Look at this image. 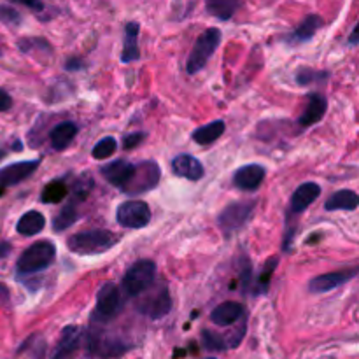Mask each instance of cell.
Returning a JSON list of instances; mask_svg holds the SVG:
<instances>
[{
	"mask_svg": "<svg viewBox=\"0 0 359 359\" xmlns=\"http://www.w3.org/2000/svg\"><path fill=\"white\" fill-rule=\"evenodd\" d=\"M172 172L179 177H184L191 182H198L205 175L202 161L191 154H177L172 160Z\"/></svg>",
	"mask_w": 359,
	"mask_h": 359,
	"instance_id": "2e32d148",
	"label": "cell"
},
{
	"mask_svg": "<svg viewBox=\"0 0 359 359\" xmlns=\"http://www.w3.org/2000/svg\"><path fill=\"white\" fill-rule=\"evenodd\" d=\"M265 175H266V168L259 163H248V165H242L235 170L233 179V186L241 191H258L262 188L263 181H265Z\"/></svg>",
	"mask_w": 359,
	"mask_h": 359,
	"instance_id": "4fadbf2b",
	"label": "cell"
},
{
	"mask_svg": "<svg viewBox=\"0 0 359 359\" xmlns=\"http://www.w3.org/2000/svg\"><path fill=\"white\" fill-rule=\"evenodd\" d=\"M151 207L142 200H126L116 210V221L126 230H142L151 221Z\"/></svg>",
	"mask_w": 359,
	"mask_h": 359,
	"instance_id": "8fae6325",
	"label": "cell"
},
{
	"mask_svg": "<svg viewBox=\"0 0 359 359\" xmlns=\"http://www.w3.org/2000/svg\"><path fill=\"white\" fill-rule=\"evenodd\" d=\"M28 349H32L34 353H37V359H41L42 354H44V351H46L44 339H42L41 335L28 337V339L25 340L23 346L20 347V351H18V353H25V351H28Z\"/></svg>",
	"mask_w": 359,
	"mask_h": 359,
	"instance_id": "836d02e7",
	"label": "cell"
},
{
	"mask_svg": "<svg viewBox=\"0 0 359 359\" xmlns=\"http://www.w3.org/2000/svg\"><path fill=\"white\" fill-rule=\"evenodd\" d=\"M56 245L51 241H37L25 249L16 262L18 276H34L44 272L55 263Z\"/></svg>",
	"mask_w": 359,
	"mask_h": 359,
	"instance_id": "3957f363",
	"label": "cell"
},
{
	"mask_svg": "<svg viewBox=\"0 0 359 359\" xmlns=\"http://www.w3.org/2000/svg\"><path fill=\"white\" fill-rule=\"evenodd\" d=\"M11 304V293H9V287L6 284H0V305H9Z\"/></svg>",
	"mask_w": 359,
	"mask_h": 359,
	"instance_id": "ab89813d",
	"label": "cell"
},
{
	"mask_svg": "<svg viewBox=\"0 0 359 359\" xmlns=\"http://www.w3.org/2000/svg\"><path fill=\"white\" fill-rule=\"evenodd\" d=\"M18 49L23 55H32L37 49V53H44V55H51V44L42 37H25L18 41Z\"/></svg>",
	"mask_w": 359,
	"mask_h": 359,
	"instance_id": "f546056e",
	"label": "cell"
},
{
	"mask_svg": "<svg viewBox=\"0 0 359 359\" xmlns=\"http://www.w3.org/2000/svg\"><path fill=\"white\" fill-rule=\"evenodd\" d=\"M326 111H328V100H326V97H323L321 93H311L309 95L307 109L298 118V125L302 128H311V126L318 125L325 118Z\"/></svg>",
	"mask_w": 359,
	"mask_h": 359,
	"instance_id": "d6986e66",
	"label": "cell"
},
{
	"mask_svg": "<svg viewBox=\"0 0 359 359\" xmlns=\"http://www.w3.org/2000/svg\"><path fill=\"white\" fill-rule=\"evenodd\" d=\"M321 196V186L318 182H304V184L298 186L294 189V193L291 195L290 200V209H287V223H293L286 230V237H284V251H290L291 242L294 237V223H297V217L300 214H304L316 200Z\"/></svg>",
	"mask_w": 359,
	"mask_h": 359,
	"instance_id": "8992f818",
	"label": "cell"
},
{
	"mask_svg": "<svg viewBox=\"0 0 359 359\" xmlns=\"http://www.w3.org/2000/svg\"><path fill=\"white\" fill-rule=\"evenodd\" d=\"M133 168H135V163H132V161L114 160V161H109L107 165H104V167L100 168V174L104 175V179L109 182V184L121 189L123 186L128 182V179L132 177Z\"/></svg>",
	"mask_w": 359,
	"mask_h": 359,
	"instance_id": "e0dca14e",
	"label": "cell"
},
{
	"mask_svg": "<svg viewBox=\"0 0 359 359\" xmlns=\"http://www.w3.org/2000/svg\"><path fill=\"white\" fill-rule=\"evenodd\" d=\"M11 2L25 6L27 9L34 11V13H42V11H44V2H42V0H11Z\"/></svg>",
	"mask_w": 359,
	"mask_h": 359,
	"instance_id": "8d00e7d4",
	"label": "cell"
},
{
	"mask_svg": "<svg viewBox=\"0 0 359 359\" xmlns=\"http://www.w3.org/2000/svg\"><path fill=\"white\" fill-rule=\"evenodd\" d=\"M76 205H77L76 200L70 203H67V205L62 207V209H60V212L53 217V230H55L56 233H62V231L69 230L70 226H74V224H76V221H77Z\"/></svg>",
	"mask_w": 359,
	"mask_h": 359,
	"instance_id": "4316f807",
	"label": "cell"
},
{
	"mask_svg": "<svg viewBox=\"0 0 359 359\" xmlns=\"http://www.w3.org/2000/svg\"><path fill=\"white\" fill-rule=\"evenodd\" d=\"M242 7V0H205L207 13L219 21H228Z\"/></svg>",
	"mask_w": 359,
	"mask_h": 359,
	"instance_id": "484cf974",
	"label": "cell"
},
{
	"mask_svg": "<svg viewBox=\"0 0 359 359\" xmlns=\"http://www.w3.org/2000/svg\"><path fill=\"white\" fill-rule=\"evenodd\" d=\"M11 251H13V245H11L9 242L0 241V258H7V256L11 255Z\"/></svg>",
	"mask_w": 359,
	"mask_h": 359,
	"instance_id": "60d3db41",
	"label": "cell"
},
{
	"mask_svg": "<svg viewBox=\"0 0 359 359\" xmlns=\"http://www.w3.org/2000/svg\"><path fill=\"white\" fill-rule=\"evenodd\" d=\"M13 107V97L4 88H0V112H7Z\"/></svg>",
	"mask_w": 359,
	"mask_h": 359,
	"instance_id": "74e56055",
	"label": "cell"
},
{
	"mask_svg": "<svg viewBox=\"0 0 359 359\" xmlns=\"http://www.w3.org/2000/svg\"><path fill=\"white\" fill-rule=\"evenodd\" d=\"M139 34L140 25L137 21H130L125 27V39H123V51H121V63H132L140 58L139 49Z\"/></svg>",
	"mask_w": 359,
	"mask_h": 359,
	"instance_id": "44dd1931",
	"label": "cell"
},
{
	"mask_svg": "<svg viewBox=\"0 0 359 359\" xmlns=\"http://www.w3.org/2000/svg\"><path fill=\"white\" fill-rule=\"evenodd\" d=\"M116 151H118V140H116L114 137H104V139L98 140V142L93 146V149H91V156H93L95 160L102 161L111 158Z\"/></svg>",
	"mask_w": 359,
	"mask_h": 359,
	"instance_id": "1f68e13d",
	"label": "cell"
},
{
	"mask_svg": "<svg viewBox=\"0 0 359 359\" xmlns=\"http://www.w3.org/2000/svg\"><path fill=\"white\" fill-rule=\"evenodd\" d=\"M160 179H161V168L156 161L154 160L140 161V163L135 165L132 177H130L128 182L123 186L121 191L130 196L144 195V193H149L151 189L156 188V186L160 184Z\"/></svg>",
	"mask_w": 359,
	"mask_h": 359,
	"instance_id": "9c48e42d",
	"label": "cell"
},
{
	"mask_svg": "<svg viewBox=\"0 0 359 359\" xmlns=\"http://www.w3.org/2000/svg\"><path fill=\"white\" fill-rule=\"evenodd\" d=\"M7 156V151H4V149H0V161L4 160V158Z\"/></svg>",
	"mask_w": 359,
	"mask_h": 359,
	"instance_id": "7bdbcfd3",
	"label": "cell"
},
{
	"mask_svg": "<svg viewBox=\"0 0 359 359\" xmlns=\"http://www.w3.org/2000/svg\"><path fill=\"white\" fill-rule=\"evenodd\" d=\"M39 165H41V160H28L16 161V163H11L7 167L0 168V193L4 189L11 188V186H16L20 182L27 181L37 170Z\"/></svg>",
	"mask_w": 359,
	"mask_h": 359,
	"instance_id": "9a60e30c",
	"label": "cell"
},
{
	"mask_svg": "<svg viewBox=\"0 0 359 359\" xmlns=\"http://www.w3.org/2000/svg\"><path fill=\"white\" fill-rule=\"evenodd\" d=\"M358 34H359V25H354V28H353V32H351V35H349V46H358V42H359V37H358Z\"/></svg>",
	"mask_w": 359,
	"mask_h": 359,
	"instance_id": "b9f144b4",
	"label": "cell"
},
{
	"mask_svg": "<svg viewBox=\"0 0 359 359\" xmlns=\"http://www.w3.org/2000/svg\"><path fill=\"white\" fill-rule=\"evenodd\" d=\"M84 337H86L88 351L95 358L116 359L125 356L128 351L133 349L132 344L126 342L123 337L107 332L104 325H98V323H91L90 332Z\"/></svg>",
	"mask_w": 359,
	"mask_h": 359,
	"instance_id": "6da1fadb",
	"label": "cell"
},
{
	"mask_svg": "<svg viewBox=\"0 0 359 359\" xmlns=\"http://www.w3.org/2000/svg\"><path fill=\"white\" fill-rule=\"evenodd\" d=\"M44 228L46 217L44 214L39 212V210H28V212H25L16 223L18 235H23V237H35V235L41 233Z\"/></svg>",
	"mask_w": 359,
	"mask_h": 359,
	"instance_id": "cb8c5ba5",
	"label": "cell"
},
{
	"mask_svg": "<svg viewBox=\"0 0 359 359\" xmlns=\"http://www.w3.org/2000/svg\"><path fill=\"white\" fill-rule=\"evenodd\" d=\"M84 69V62L79 58H69L65 62V70H70V72H77V70Z\"/></svg>",
	"mask_w": 359,
	"mask_h": 359,
	"instance_id": "f35d334b",
	"label": "cell"
},
{
	"mask_svg": "<svg viewBox=\"0 0 359 359\" xmlns=\"http://www.w3.org/2000/svg\"><path fill=\"white\" fill-rule=\"evenodd\" d=\"M172 307H174L172 297L165 284H153V286L147 287L142 294L135 298L137 312L153 319V321L167 318L170 314Z\"/></svg>",
	"mask_w": 359,
	"mask_h": 359,
	"instance_id": "277c9868",
	"label": "cell"
},
{
	"mask_svg": "<svg viewBox=\"0 0 359 359\" xmlns=\"http://www.w3.org/2000/svg\"><path fill=\"white\" fill-rule=\"evenodd\" d=\"M67 195H69V189H67L65 182L53 181L44 188L41 200L44 203H62L63 200H65Z\"/></svg>",
	"mask_w": 359,
	"mask_h": 359,
	"instance_id": "f1b7e54d",
	"label": "cell"
},
{
	"mask_svg": "<svg viewBox=\"0 0 359 359\" xmlns=\"http://www.w3.org/2000/svg\"><path fill=\"white\" fill-rule=\"evenodd\" d=\"M277 265H279V258L277 256H272V258L266 259V263L263 265V270L259 272V277L256 279L252 294H266L270 286V279H272V273L276 272Z\"/></svg>",
	"mask_w": 359,
	"mask_h": 359,
	"instance_id": "83f0119b",
	"label": "cell"
},
{
	"mask_svg": "<svg viewBox=\"0 0 359 359\" xmlns=\"http://www.w3.org/2000/svg\"><path fill=\"white\" fill-rule=\"evenodd\" d=\"M359 205V196L353 189H339L333 193L328 200L325 202L326 212H339V210H347V212H354Z\"/></svg>",
	"mask_w": 359,
	"mask_h": 359,
	"instance_id": "603a6c76",
	"label": "cell"
},
{
	"mask_svg": "<svg viewBox=\"0 0 359 359\" xmlns=\"http://www.w3.org/2000/svg\"><path fill=\"white\" fill-rule=\"evenodd\" d=\"M119 242V237L111 230H86L74 233L67 238V248L77 256H98L111 251Z\"/></svg>",
	"mask_w": 359,
	"mask_h": 359,
	"instance_id": "7a4b0ae2",
	"label": "cell"
},
{
	"mask_svg": "<svg viewBox=\"0 0 359 359\" xmlns=\"http://www.w3.org/2000/svg\"><path fill=\"white\" fill-rule=\"evenodd\" d=\"M79 126L74 121H62L49 132V144L55 151H65L76 139Z\"/></svg>",
	"mask_w": 359,
	"mask_h": 359,
	"instance_id": "7402d4cb",
	"label": "cell"
},
{
	"mask_svg": "<svg viewBox=\"0 0 359 359\" xmlns=\"http://www.w3.org/2000/svg\"><path fill=\"white\" fill-rule=\"evenodd\" d=\"M207 359H216V358H207Z\"/></svg>",
	"mask_w": 359,
	"mask_h": 359,
	"instance_id": "ee69618b",
	"label": "cell"
},
{
	"mask_svg": "<svg viewBox=\"0 0 359 359\" xmlns=\"http://www.w3.org/2000/svg\"><path fill=\"white\" fill-rule=\"evenodd\" d=\"M224 132H226L224 121L223 119H216V121H210L209 125H203L200 128H196L191 133V139L198 146H209V144H214L216 140H219V137H223Z\"/></svg>",
	"mask_w": 359,
	"mask_h": 359,
	"instance_id": "d4e9b609",
	"label": "cell"
},
{
	"mask_svg": "<svg viewBox=\"0 0 359 359\" xmlns=\"http://www.w3.org/2000/svg\"><path fill=\"white\" fill-rule=\"evenodd\" d=\"M147 133L146 132H135V133H130V135H126L125 139H123V149L130 151V149H135V147H139L140 144L146 140Z\"/></svg>",
	"mask_w": 359,
	"mask_h": 359,
	"instance_id": "d590c367",
	"label": "cell"
},
{
	"mask_svg": "<svg viewBox=\"0 0 359 359\" xmlns=\"http://www.w3.org/2000/svg\"><path fill=\"white\" fill-rule=\"evenodd\" d=\"M221 37H223V34H221L219 28L216 27L207 28L205 32H202V34L198 35V39H196L195 44H193L188 60H186V72H188L189 76H195V74L202 72V70L205 69L209 60L212 58L216 49L219 48Z\"/></svg>",
	"mask_w": 359,
	"mask_h": 359,
	"instance_id": "5b68a950",
	"label": "cell"
},
{
	"mask_svg": "<svg viewBox=\"0 0 359 359\" xmlns=\"http://www.w3.org/2000/svg\"><path fill=\"white\" fill-rule=\"evenodd\" d=\"M0 21L7 27H18L21 23V14L9 6H0Z\"/></svg>",
	"mask_w": 359,
	"mask_h": 359,
	"instance_id": "e575fe53",
	"label": "cell"
},
{
	"mask_svg": "<svg viewBox=\"0 0 359 359\" xmlns=\"http://www.w3.org/2000/svg\"><path fill=\"white\" fill-rule=\"evenodd\" d=\"M245 316V309L237 302H224V304L217 305L212 312H210V321L216 326L226 328V326L237 325L242 318Z\"/></svg>",
	"mask_w": 359,
	"mask_h": 359,
	"instance_id": "ffe728a7",
	"label": "cell"
},
{
	"mask_svg": "<svg viewBox=\"0 0 359 359\" xmlns=\"http://www.w3.org/2000/svg\"><path fill=\"white\" fill-rule=\"evenodd\" d=\"M256 205H258L256 200H238V202L228 203L217 216V226L221 228L224 237H230L231 233L244 228L252 217Z\"/></svg>",
	"mask_w": 359,
	"mask_h": 359,
	"instance_id": "30bf717a",
	"label": "cell"
},
{
	"mask_svg": "<svg viewBox=\"0 0 359 359\" xmlns=\"http://www.w3.org/2000/svg\"><path fill=\"white\" fill-rule=\"evenodd\" d=\"M156 263L153 259H139L125 272L121 280L123 293L128 298H137L156 280Z\"/></svg>",
	"mask_w": 359,
	"mask_h": 359,
	"instance_id": "52a82bcc",
	"label": "cell"
},
{
	"mask_svg": "<svg viewBox=\"0 0 359 359\" xmlns=\"http://www.w3.org/2000/svg\"><path fill=\"white\" fill-rule=\"evenodd\" d=\"M328 77H330V72H326V70L311 69V67H302V69L297 72V81L300 86H307V84L318 83V81L325 83Z\"/></svg>",
	"mask_w": 359,
	"mask_h": 359,
	"instance_id": "d6a6232c",
	"label": "cell"
},
{
	"mask_svg": "<svg viewBox=\"0 0 359 359\" xmlns=\"http://www.w3.org/2000/svg\"><path fill=\"white\" fill-rule=\"evenodd\" d=\"M121 311L123 297L118 284L112 283V280L102 284L100 290L97 291V307H95V312L91 314V323L105 325V323L118 318Z\"/></svg>",
	"mask_w": 359,
	"mask_h": 359,
	"instance_id": "ba28073f",
	"label": "cell"
},
{
	"mask_svg": "<svg viewBox=\"0 0 359 359\" xmlns=\"http://www.w3.org/2000/svg\"><path fill=\"white\" fill-rule=\"evenodd\" d=\"M323 25H325V21H323L321 16H318V14H309V16H305L304 21L287 35L286 42L290 46H300L305 44V42H311L312 39H314V35L321 30Z\"/></svg>",
	"mask_w": 359,
	"mask_h": 359,
	"instance_id": "ac0fdd59",
	"label": "cell"
},
{
	"mask_svg": "<svg viewBox=\"0 0 359 359\" xmlns=\"http://www.w3.org/2000/svg\"><path fill=\"white\" fill-rule=\"evenodd\" d=\"M358 266H351V269L337 270V272H328L323 273V276L312 277V279L309 280V291L314 294L328 293V291H333L337 290V287L344 286V284L351 283V280L358 276Z\"/></svg>",
	"mask_w": 359,
	"mask_h": 359,
	"instance_id": "7c38bea8",
	"label": "cell"
},
{
	"mask_svg": "<svg viewBox=\"0 0 359 359\" xmlns=\"http://www.w3.org/2000/svg\"><path fill=\"white\" fill-rule=\"evenodd\" d=\"M202 346L205 351L210 353H223L228 349L226 339L219 333L212 332V330H203L202 332Z\"/></svg>",
	"mask_w": 359,
	"mask_h": 359,
	"instance_id": "4dcf8cb0",
	"label": "cell"
},
{
	"mask_svg": "<svg viewBox=\"0 0 359 359\" xmlns=\"http://www.w3.org/2000/svg\"><path fill=\"white\" fill-rule=\"evenodd\" d=\"M83 339L84 332L79 326L70 325L63 328L58 344H56L55 351L51 354V359H74L79 353L81 346H83Z\"/></svg>",
	"mask_w": 359,
	"mask_h": 359,
	"instance_id": "5bb4252c",
	"label": "cell"
}]
</instances>
